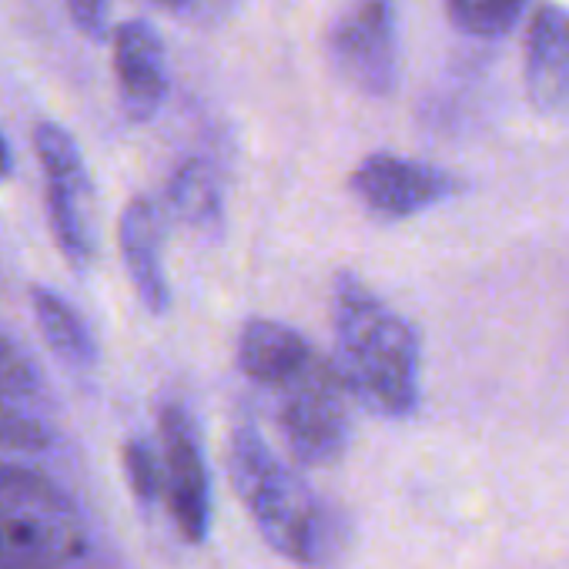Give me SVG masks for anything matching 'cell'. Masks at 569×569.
<instances>
[{
	"mask_svg": "<svg viewBox=\"0 0 569 569\" xmlns=\"http://www.w3.org/2000/svg\"><path fill=\"white\" fill-rule=\"evenodd\" d=\"M336 366L349 392L379 416H409L419 402V339L352 271L332 284Z\"/></svg>",
	"mask_w": 569,
	"mask_h": 569,
	"instance_id": "1",
	"label": "cell"
},
{
	"mask_svg": "<svg viewBox=\"0 0 569 569\" xmlns=\"http://www.w3.org/2000/svg\"><path fill=\"white\" fill-rule=\"evenodd\" d=\"M228 472L238 499L271 549L306 566L326 562L336 526L319 496L284 466L254 426H238L228 446Z\"/></svg>",
	"mask_w": 569,
	"mask_h": 569,
	"instance_id": "2",
	"label": "cell"
},
{
	"mask_svg": "<svg viewBox=\"0 0 569 569\" xmlns=\"http://www.w3.org/2000/svg\"><path fill=\"white\" fill-rule=\"evenodd\" d=\"M274 422L289 456L302 466H332L349 446V386L336 366L312 352V359L281 386H274Z\"/></svg>",
	"mask_w": 569,
	"mask_h": 569,
	"instance_id": "3",
	"label": "cell"
},
{
	"mask_svg": "<svg viewBox=\"0 0 569 569\" xmlns=\"http://www.w3.org/2000/svg\"><path fill=\"white\" fill-rule=\"evenodd\" d=\"M34 154L44 171V198H48V218L51 234L64 254V261L74 271H88L94 261V181L88 174V161L68 128L58 121H38L34 124Z\"/></svg>",
	"mask_w": 569,
	"mask_h": 569,
	"instance_id": "4",
	"label": "cell"
},
{
	"mask_svg": "<svg viewBox=\"0 0 569 569\" xmlns=\"http://www.w3.org/2000/svg\"><path fill=\"white\" fill-rule=\"evenodd\" d=\"M336 71L362 94L386 98L399 84V18L392 0H356L329 31Z\"/></svg>",
	"mask_w": 569,
	"mask_h": 569,
	"instance_id": "5",
	"label": "cell"
},
{
	"mask_svg": "<svg viewBox=\"0 0 569 569\" xmlns=\"http://www.w3.org/2000/svg\"><path fill=\"white\" fill-rule=\"evenodd\" d=\"M158 432H161V496L168 502L171 519L178 522V532L188 542H201L211 522V486H208V466L201 456L194 422L178 402H171L161 409Z\"/></svg>",
	"mask_w": 569,
	"mask_h": 569,
	"instance_id": "6",
	"label": "cell"
},
{
	"mask_svg": "<svg viewBox=\"0 0 569 569\" xmlns=\"http://www.w3.org/2000/svg\"><path fill=\"white\" fill-rule=\"evenodd\" d=\"M352 194L376 214L409 218L452 194H459V178L399 154H369L349 178Z\"/></svg>",
	"mask_w": 569,
	"mask_h": 569,
	"instance_id": "7",
	"label": "cell"
},
{
	"mask_svg": "<svg viewBox=\"0 0 569 569\" xmlns=\"http://www.w3.org/2000/svg\"><path fill=\"white\" fill-rule=\"evenodd\" d=\"M121 108L131 121H151L168 98V58L148 21H124L111 34Z\"/></svg>",
	"mask_w": 569,
	"mask_h": 569,
	"instance_id": "8",
	"label": "cell"
},
{
	"mask_svg": "<svg viewBox=\"0 0 569 569\" xmlns=\"http://www.w3.org/2000/svg\"><path fill=\"white\" fill-rule=\"evenodd\" d=\"M526 98L542 114H569V11L542 4L526 34Z\"/></svg>",
	"mask_w": 569,
	"mask_h": 569,
	"instance_id": "9",
	"label": "cell"
},
{
	"mask_svg": "<svg viewBox=\"0 0 569 569\" xmlns=\"http://www.w3.org/2000/svg\"><path fill=\"white\" fill-rule=\"evenodd\" d=\"M118 244L128 268V278L141 306L151 316H164L171 309V284L164 274V221L151 198H131L118 218Z\"/></svg>",
	"mask_w": 569,
	"mask_h": 569,
	"instance_id": "10",
	"label": "cell"
},
{
	"mask_svg": "<svg viewBox=\"0 0 569 569\" xmlns=\"http://www.w3.org/2000/svg\"><path fill=\"white\" fill-rule=\"evenodd\" d=\"M312 346L292 332L289 326L271 322V319H248L238 336V366L241 372L258 382V386H281L284 379H292L309 359Z\"/></svg>",
	"mask_w": 569,
	"mask_h": 569,
	"instance_id": "11",
	"label": "cell"
},
{
	"mask_svg": "<svg viewBox=\"0 0 569 569\" xmlns=\"http://www.w3.org/2000/svg\"><path fill=\"white\" fill-rule=\"evenodd\" d=\"M31 312L38 319V329H41L48 349L68 369H94L98 366V342H94L88 322L54 289H48V284H34L31 289Z\"/></svg>",
	"mask_w": 569,
	"mask_h": 569,
	"instance_id": "12",
	"label": "cell"
},
{
	"mask_svg": "<svg viewBox=\"0 0 569 569\" xmlns=\"http://www.w3.org/2000/svg\"><path fill=\"white\" fill-rule=\"evenodd\" d=\"M174 214L201 234H218L221 228V184L204 161H184L168 188Z\"/></svg>",
	"mask_w": 569,
	"mask_h": 569,
	"instance_id": "13",
	"label": "cell"
},
{
	"mask_svg": "<svg viewBox=\"0 0 569 569\" xmlns=\"http://www.w3.org/2000/svg\"><path fill=\"white\" fill-rule=\"evenodd\" d=\"M446 8L459 31L476 38H499L516 24L526 0H446Z\"/></svg>",
	"mask_w": 569,
	"mask_h": 569,
	"instance_id": "14",
	"label": "cell"
},
{
	"mask_svg": "<svg viewBox=\"0 0 569 569\" xmlns=\"http://www.w3.org/2000/svg\"><path fill=\"white\" fill-rule=\"evenodd\" d=\"M124 469H128L131 489H134L141 499L161 496V459L151 452L148 442L134 439V442L124 446Z\"/></svg>",
	"mask_w": 569,
	"mask_h": 569,
	"instance_id": "15",
	"label": "cell"
},
{
	"mask_svg": "<svg viewBox=\"0 0 569 569\" xmlns=\"http://www.w3.org/2000/svg\"><path fill=\"white\" fill-rule=\"evenodd\" d=\"M71 21L78 24V31L91 41H104L111 31V8L114 0H64Z\"/></svg>",
	"mask_w": 569,
	"mask_h": 569,
	"instance_id": "16",
	"label": "cell"
},
{
	"mask_svg": "<svg viewBox=\"0 0 569 569\" xmlns=\"http://www.w3.org/2000/svg\"><path fill=\"white\" fill-rule=\"evenodd\" d=\"M11 168H14L11 148H8V141H4V134H0V184H4V181L11 178Z\"/></svg>",
	"mask_w": 569,
	"mask_h": 569,
	"instance_id": "17",
	"label": "cell"
},
{
	"mask_svg": "<svg viewBox=\"0 0 569 569\" xmlns=\"http://www.w3.org/2000/svg\"><path fill=\"white\" fill-rule=\"evenodd\" d=\"M158 4H164V8H184L188 0H158Z\"/></svg>",
	"mask_w": 569,
	"mask_h": 569,
	"instance_id": "18",
	"label": "cell"
}]
</instances>
